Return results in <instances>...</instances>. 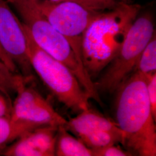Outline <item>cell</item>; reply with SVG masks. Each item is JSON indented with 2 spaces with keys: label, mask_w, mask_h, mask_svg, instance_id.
I'll list each match as a JSON object with an SVG mask.
<instances>
[{
  "label": "cell",
  "mask_w": 156,
  "mask_h": 156,
  "mask_svg": "<svg viewBox=\"0 0 156 156\" xmlns=\"http://www.w3.org/2000/svg\"><path fill=\"white\" fill-rule=\"evenodd\" d=\"M115 116L122 144L132 153L156 156V129L145 75L133 71L116 91Z\"/></svg>",
  "instance_id": "obj_1"
},
{
  "label": "cell",
  "mask_w": 156,
  "mask_h": 156,
  "mask_svg": "<svg viewBox=\"0 0 156 156\" xmlns=\"http://www.w3.org/2000/svg\"><path fill=\"white\" fill-rule=\"evenodd\" d=\"M141 9L122 1L107 12H101L84 30L81 41L82 60L93 79L117 55L128 30Z\"/></svg>",
  "instance_id": "obj_2"
},
{
  "label": "cell",
  "mask_w": 156,
  "mask_h": 156,
  "mask_svg": "<svg viewBox=\"0 0 156 156\" xmlns=\"http://www.w3.org/2000/svg\"><path fill=\"white\" fill-rule=\"evenodd\" d=\"M21 17L35 43L48 55L63 63L73 73L90 98L101 106L103 103L93 80L78 59L68 40L56 30L27 0H8Z\"/></svg>",
  "instance_id": "obj_3"
},
{
  "label": "cell",
  "mask_w": 156,
  "mask_h": 156,
  "mask_svg": "<svg viewBox=\"0 0 156 156\" xmlns=\"http://www.w3.org/2000/svg\"><path fill=\"white\" fill-rule=\"evenodd\" d=\"M28 57L36 73L50 92L68 109L81 112L90 108V97L69 68L41 49L22 23Z\"/></svg>",
  "instance_id": "obj_4"
},
{
  "label": "cell",
  "mask_w": 156,
  "mask_h": 156,
  "mask_svg": "<svg viewBox=\"0 0 156 156\" xmlns=\"http://www.w3.org/2000/svg\"><path fill=\"white\" fill-rule=\"evenodd\" d=\"M155 34L153 17L146 13L136 17L117 55L104 69L98 82V91L112 94L134 71L140 56Z\"/></svg>",
  "instance_id": "obj_5"
},
{
  "label": "cell",
  "mask_w": 156,
  "mask_h": 156,
  "mask_svg": "<svg viewBox=\"0 0 156 156\" xmlns=\"http://www.w3.org/2000/svg\"><path fill=\"white\" fill-rule=\"evenodd\" d=\"M35 8L66 37L78 59L82 62L81 41L83 34L90 23L101 12L73 1H64Z\"/></svg>",
  "instance_id": "obj_6"
},
{
  "label": "cell",
  "mask_w": 156,
  "mask_h": 156,
  "mask_svg": "<svg viewBox=\"0 0 156 156\" xmlns=\"http://www.w3.org/2000/svg\"><path fill=\"white\" fill-rule=\"evenodd\" d=\"M25 81L17 90L15 100L12 102L11 117L37 126H66L67 120L58 113L50 102L38 91L28 86Z\"/></svg>",
  "instance_id": "obj_7"
},
{
  "label": "cell",
  "mask_w": 156,
  "mask_h": 156,
  "mask_svg": "<svg viewBox=\"0 0 156 156\" xmlns=\"http://www.w3.org/2000/svg\"><path fill=\"white\" fill-rule=\"evenodd\" d=\"M0 44L20 74L33 80L34 71L28 57L22 23L4 0H0Z\"/></svg>",
  "instance_id": "obj_8"
},
{
  "label": "cell",
  "mask_w": 156,
  "mask_h": 156,
  "mask_svg": "<svg viewBox=\"0 0 156 156\" xmlns=\"http://www.w3.org/2000/svg\"><path fill=\"white\" fill-rule=\"evenodd\" d=\"M58 127L54 126H43L30 129L5 147L1 155L55 156Z\"/></svg>",
  "instance_id": "obj_9"
},
{
  "label": "cell",
  "mask_w": 156,
  "mask_h": 156,
  "mask_svg": "<svg viewBox=\"0 0 156 156\" xmlns=\"http://www.w3.org/2000/svg\"><path fill=\"white\" fill-rule=\"evenodd\" d=\"M66 129L77 136L98 131L123 134L116 122L90 108L80 112L76 117L69 118Z\"/></svg>",
  "instance_id": "obj_10"
},
{
  "label": "cell",
  "mask_w": 156,
  "mask_h": 156,
  "mask_svg": "<svg viewBox=\"0 0 156 156\" xmlns=\"http://www.w3.org/2000/svg\"><path fill=\"white\" fill-rule=\"evenodd\" d=\"M55 156H93V152L81 140L69 134L66 126H60Z\"/></svg>",
  "instance_id": "obj_11"
},
{
  "label": "cell",
  "mask_w": 156,
  "mask_h": 156,
  "mask_svg": "<svg viewBox=\"0 0 156 156\" xmlns=\"http://www.w3.org/2000/svg\"><path fill=\"white\" fill-rule=\"evenodd\" d=\"M37 126L21 120H15L11 116L0 117V149H4L24 133Z\"/></svg>",
  "instance_id": "obj_12"
},
{
  "label": "cell",
  "mask_w": 156,
  "mask_h": 156,
  "mask_svg": "<svg viewBox=\"0 0 156 156\" xmlns=\"http://www.w3.org/2000/svg\"><path fill=\"white\" fill-rule=\"evenodd\" d=\"M84 145L91 150L102 148L107 146L122 143L123 134L108 131L90 132L78 136Z\"/></svg>",
  "instance_id": "obj_13"
},
{
  "label": "cell",
  "mask_w": 156,
  "mask_h": 156,
  "mask_svg": "<svg viewBox=\"0 0 156 156\" xmlns=\"http://www.w3.org/2000/svg\"><path fill=\"white\" fill-rule=\"evenodd\" d=\"M156 34L146 45L136 62L134 71L144 75L156 72Z\"/></svg>",
  "instance_id": "obj_14"
},
{
  "label": "cell",
  "mask_w": 156,
  "mask_h": 156,
  "mask_svg": "<svg viewBox=\"0 0 156 156\" xmlns=\"http://www.w3.org/2000/svg\"><path fill=\"white\" fill-rule=\"evenodd\" d=\"M25 81H30L17 73H14L0 60V89L9 94L16 93L20 85Z\"/></svg>",
  "instance_id": "obj_15"
},
{
  "label": "cell",
  "mask_w": 156,
  "mask_h": 156,
  "mask_svg": "<svg viewBox=\"0 0 156 156\" xmlns=\"http://www.w3.org/2000/svg\"><path fill=\"white\" fill-rule=\"evenodd\" d=\"M144 75L146 81V87L151 104V110L156 121V72Z\"/></svg>",
  "instance_id": "obj_16"
},
{
  "label": "cell",
  "mask_w": 156,
  "mask_h": 156,
  "mask_svg": "<svg viewBox=\"0 0 156 156\" xmlns=\"http://www.w3.org/2000/svg\"><path fill=\"white\" fill-rule=\"evenodd\" d=\"M88 8L95 11L102 12L105 9L111 10L122 1L119 0H80Z\"/></svg>",
  "instance_id": "obj_17"
},
{
  "label": "cell",
  "mask_w": 156,
  "mask_h": 156,
  "mask_svg": "<svg viewBox=\"0 0 156 156\" xmlns=\"http://www.w3.org/2000/svg\"><path fill=\"white\" fill-rule=\"evenodd\" d=\"M94 156H132L129 151H124L116 145H109L105 147L92 150Z\"/></svg>",
  "instance_id": "obj_18"
},
{
  "label": "cell",
  "mask_w": 156,
  "mask_h": 156,
  "mask_svg": "<svg viewBox=\"0 0 156 156\" xmlns=\"http://www.w3.org/2000/svg\"><path fill=\"white\" fill-rule=\"evenodd\" d=\"M12 101L10 94L0 89V117L11 116Z\"/></svg>",
  "instance_id": "obj_19"
},
{
  "label": "cell",
  "mask_w": 156,
  "mask_h": 156,
  "mask_svg": "<svg viewBox=\"0 0 156 156\" xmlns=\"http://www.w3.org/2000/svg\"><path fill=\"white\" fill-rule=\"evenodd\" d=\"M0 60L3 62L6 66L11 70L12 71L20 74L16 67L15 66V65L14 64V63L12 62L11 60L9 58V57L6 55L5 51L1 46V44H0Z\"/></svg>",
  "instance_id": "obj_20"
},
{
  "label": "cell",
  "mask_w": 156,
  "mask_h": 156,
  "mask_svg": "<svg viewBox=\"0 0 156 156\" xmlns=\"http://www.w3.org/2000/svg\"><path fill=\"white\" fill-rule=\"evenodd\" d=\"M27 1L30 2L31 3H32L36 7L56 4V3H58V2L64 1H73L79 2L84 5L81 2L80 0H27Z\"/></svg>",
  "instance_id": "obj_21"
},
{
  "label": "cell",
  "mask_w": 156,
  "mask_h": 156,
  "mask_svg": "<svg viewBox=\"0 0 156 156\" xmlns=\"http://www.w3.org/2000/svg\"><path fill=\"white\" fill-rule=\"evenodd\" d=\"M2 150H3V149H0V155H1V152H2Z\"/></svg>",
  "instance_id": "obj_22"
},
{
  "label": "cell",
  "mask_w": 156,
  "mask_h": 156,
  "mask_svg": "<svg viewBox=\"0 0 156 156\" xmlns=\"http://www.w3.org/2000/svg\"><path fill=\"white\" fill-rule=\"evenodd\" d=\"M123 1H126V0H122Z\"/></svg>",
  "instance_id": "obj_23"
}]
</instances>
